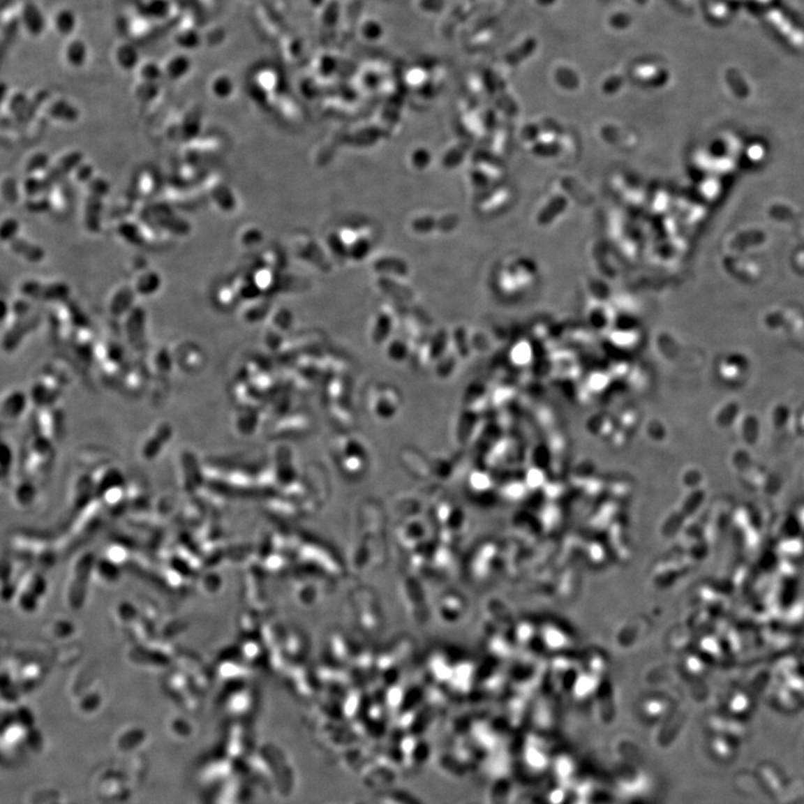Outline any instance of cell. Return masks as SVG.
Here are the masks:
<instances>
[{"label": "cell", "mask_w": 804, "mask_h": 804, "mask_svg": "<svg viewBox=\"0 0 804 804\" xmlns=\"http://www.w3.org/2000/svg\"><path fill=\"white\" fill-rule=\"evenodd\" d=\"M123 29L128 38L143 39L154 31V20L144 14L142 9H134L124 14L122 18Z\"/></svg>", "instance_id": "obj_3"}, {"label": "cell", "mask_w": 804, "mask_h": 804, "mask_svg": "<svg viewBox=\"0 0 804 804\" xmlns=\"http://www.w3.org/2000/svg\"><path fill=\"white\" fill-rule=\"evenodd\" d=\"M115 63L123 70H133L139 67L140 55L135 45L128 42L117 43L114 52Z\"/></svg>", "instance_id": "obj_11"}, {"label": "cell", "mask_w": 804, "mask_h": 804, "mask_svg": "<svg viewBox=\"0 0 804 804\" xmlns=\"http://www.w3.org/2000/svg\"><path fill=\"white\" fill-rule=\"evenodd\" d=\"M50 24L57 35L68 38L74 35L77 28V15L70 7L61 6L59 8L54 9L53 14L50 16Z\"/></svg>", "instance_id": "obj_8"}, {"label": "cell", "mask_w": 804, "mask_h": 804, "mask_svg": "<svg viewBox=\"0 0 804 804\" xmlns=\"http://www.w3.org/2000/svg\"><path fill=\"white\" fill-rule=\"evenodd\" d=\"M84 162V154L81 151H70L68 154L61 156L59 161L50 165L44 173V179L50 190L55 188L56 184H61L70 173L75 172L78 165Z\"/></svg>", "instance_id": "obj_2"}, {"label": "cell", "mask_w": 804, "mask_h": 804, "mask_svg": "<svg viewBox=\"0 0 804 804\" xmlns=\"http://www.w3.org/2000/svg\"><path fill=\"white\" fill-rule=\"evenodd\" d=\"M22 190L27 195L28 198H35L39 195H47L52 191L45 181L44 177L37 176V174L27 176V178L22 182Z\"/></svg>", "instance_id": "obj_16"}, {"label": "cell", "mask_w": 804, "mask_h": 804, "mask_svg": "<svg viewBox=\"0 0 804 804\" xmlns=\"http://www.w3.org/2000/svg\"><path fill=\"white\" fill-rule=\"evenodd\" d=\"M160 285H161V278H160L159 274L156 273V271H148V273H144L140 276L135 288L139 293L152 294L159 290Z\"/></svg>", "instance_id": "obj_18"}, {"label": "cell", "mask_w": 804, "mask_h": 804, "mask_svg": "<svg viewBox=\"0 0 804 804\" xmlns=\"http://www.w3.org/2000/svg\"><path fill=\"white\" fill-rule=\"evenodd\" d=\"M144 214L154 223V226L162 230H167L177 236H187L191 232L189 221L180 217L170 204L163 201L152 202L145 207Z\"/></svg>", "instance_id": "obj_1"}, {"label": "cell", "mask_w": 804, "mask_h": 804, "mask_svg": "<svg viewBox=\"0 0 804 804\" xmlns=\"http://www.w3.org/2000/svg\"><path fill=\"white\" fill-rule=\"evenodd\" d=\"M202 36L198 31V26H195L190 17L188 20L184 18L179 22L178 27L174 31V42L184 50H193L200 46Z\"/></svg>", "instance_id": "obj_9"}, {"label": "cell", "mask_w": 804, "mask_h": 804, "mask_svg": "<svg viewBox=\"0 0 804 804\" xmlns=\"http://www.w3.org/2000/svg\"><path fill=\"white\" fill-rule=\"evenodd\" d=\"M202 124V114L200 109L193 107L186 113L181 122L179 123L182 141H193L198 137Z\"/></svg>", "instance_id": "obj_14"}, {"label": "cell", "mask_w": 804, "mask_h": 804, "mask_svg": "<svg viewBox=\"0 0 804 804\" xmlns=\"http://www.w3.org/2000/svg\"><path fill=\"white\" fill-rule=\"evenodd\" d=\"M139 76L141 81L159 82L165 76L163 67L156 61H145L139 65Z\"/></svg>", "instance_id": "obj_20"}, {"label": "cell", "mask_w": 804, "mask_h": 804, "mask_svg": "<svg viewBox=\"0 0 804 804\" xmlns=\"http://www.w3.org/2000/svg\"><path fill=\"white\" fill-rule=\"evenodd\" d=\"M22 292L33 299H65L70 293V288L64 283L43 284L36 281H26L22 285Z\"/></svg>", "instance_id": "obj_4"}, {"label": "cell", "mask_w": 804, "mask_h": 804, "mask_svg": "<svg viewBox=\"0 0 804 804\" xmlns=\"http://www.w3.org/2000/svg\"><path fill=\"white\" fill-rule=\"evenodd\" d=\"M20 221L13 217L6 218L0 227V237L3 243H8L9 240L20 234Z\"/></svg>", "instance_id": "obj_23"}, {"label": "cell", "mask_w": 804, "mask_h": 804, "mask_svg": "<svg viewBox=\"0 0 804 804\" xmlns=\"http://www.w3.org/2000/svg\"><path fill=\"white\" fill-rule=\"evenodd\" d=\"M159 94V82L141 81L135 89V96L144 103H150L156 100Z\"/></svg>", "instance_id": "obj_19"}, {"label": "cell", "mask_w": 804, "mask_h": 804, "mask_svg": "<svg viewBox=\"0 0 804 804\" xmlns=\"http://www.w3.org/2000/svg\"><path fill=\"white\" fill-rule=\"evenodd\" d=\"M210 193H211L214 201H215L217 206L221 208V209L229 210L232 209V207H234V202H232L230 198H229L230 193H229L226 186H223V184H215V186L211 188V190H210Z\"/></svg>", "instance_id": "obj_22"}, {"label": "cell", "mask_w": 804, "mask_h": 804, "mask_svg": "<svg viewBox=\"0 0 804 804\" xmlns=\"http://www.w3.org/2000/svg\"><path fill=\"white\" fill-rule=\"evenodd\" d=\"M20 26L31 37H39L46 28V18L33 1H25L20 5Z\"/></svg>", "instance_id": "obj_5"}, {"label": "cell", "mask_w": 804, "mask_h": 804, "mask_svg": "<svg viewBox=\"0 0 804 804\" xmlns=\"http://www.w3.org/2000/svg\"><path fill=\"white\" fill-rule=\"evenodd\" d=\"M50 158L46 152H36L27 160L25 165V172L27 176H34L36 173H44L50 168Z\"/></svg>", "instance_id": "obj_17"}, {"label": "cell", "mask_w": 804, "mask_h": 804, "mask_svg": "<svg viewBox=\"0 0 804 804\" xmlns=\"http://www.w3.org/2000/svg\"><path fill=\"white\" fill-rule=\"evenodd\" d=\"M7 244L15 255L22 257V260L33 262V264L43 262L45 256H46L45 249L43 248L42 246L33 243L26 238L20 237V234L9 240Z\"/></svg>", "instance_id": "obj_10"}, {"label": "cell", "mask_w": 804, "mask_h": 804, "mask_svg": "<svg viewBox=\"0 0 804 804\" xmlns=\"http://www.w3.org/2000/svg\"><path fill=\"white\" fill-rule=\"evenodd\" d=\"M211 91L218 98H226L230 93V84L225 76L216 77L211 83Z\"/></svg>", "instance_id": "obj_26"}, {"label": "cell", "mask_w": 804, "mask_h": 804, "mask_svg": "<svg viewBox=\"0 0 804 804\" xmlns=\"http://www.w3.org/2000/svg\"><path fill=\"white\" fill-rule=\"evenodd\" d=\"M65 61L73 68H82L89 59V48L87 43L82 37L73 36L66 38L63 50Z\"/></svg>", "instance_id": "obj_7"}, {"label": "cell", "mask_w": 804, "mask_h": 804, "mask_svg": "<svg viewBox=\"0 0 804 804\" xmlns=\"http://www.w3.org/2000/svg\"><path fill=\"white\" fill-rule=\"evenodd\" d=\"M87 186V193H98V195H109L111 191V184L109 180L102 177H94V178L89 181Z\"/></svg>", "instance_id": "obj_25"}, {"label": "cell", "mask_w": 804, "mask_h": 804, "mask_svg": "<svg viewBox=\"0 0 804 804\" xmlns=\"http://www.w3.org/2000/svg\"><path fill=\"white\" fill-rule=\"evenodd\" d=\"M104 195L87 193L84 207V226L91 234H98L102 229L103 219Z\"/></svg>", "instance_id": "obj_6"}, {"label": "cell", "mask_w": 804, "mask_h": 804, "mask_svg": "<svg viewBox=\"0 0 804 804\" xmlns=\"http://www.w3.org/2000/svg\"><path fill=\"white\" fill-rule=\"evenodd\" d=\"M117 234L126 243L135 247H142L147 244L144 234L139 225L133 221H121L117 227Z\"/></svg>", "instance_id": "obj_15"}, {"label": "cell", "mask_w": 804, "mask_h": 804, "mask_svg": "<svg viewBox=\"0 0 804 804\" xmlns=\"http://www.w3.org/2000/svg\"><path fill=\"white\" fill-rule=\"evenodd\" d=\"M94 168L92 165L83 162L82 165H78L77 169L75 170V178L78 182L81 184H89V181L94 178Z\"/></svg>", "instance_id": "obj_27"}, {"label": "cell", "mask_w": 804, "mask_h": 804, "mask_svg": "<svg viewBox=\"0 0 804 804\" xmlns=\"http://www.w3.org/2000/svg\"><path fill=\"white\" fill-rule=\"evenodd\" d=\"M50 193L47 195H39L35 198H29L27 204H26V209L31 212H44L47 211L52 207V201L50 198Z\"/></svg>", "instance_id": "obj_24"}, {"label": "cell", "mask_w": 804, "mask_h": 804, "mask_svg": "<svg viewBox=\"0 0 804 804\" xmlns=\"http://www.w3.org/2000/svg\"><path fill=\"white\" fill-rule=\"evenodd\" d=\"M163 67L165 76L171 81H178L187 76L193 67V61L186 53H176L171 55Z\"/></svg>", "instance_id": "obj_12"}, {"label": "cell", "mask_w": 804, "mask_h": 804, "mask_svg": "<svg viewBox=\"0 0 804 804\" xmlns=\"http://www.w3.org/2000/svg\"><path fill=\"white\" fill-rule=\"evenodd\" d=\"M134 292L132 288H123L117 290L114 297L112 299V308L115 312H122V311L128 310L132 301H133Z\"/></svg>", "instance_id": "obj_21"}, {"label": "cell", "mask_w": 804, "mask_h": 804, "mask_svg": "<svg viewBox=\"0 0 804 804\" xmlns=\"http://www.w3.org/2000/svg\"><path fill=\"white\" fill-rule=\"evenodd\" d=\"M47 113L54 120L59 122L75 123L80 120V110L70 100L57 98L48 105Z\"/></svg>", "instance_id": "obj_13"}]
</instances>
